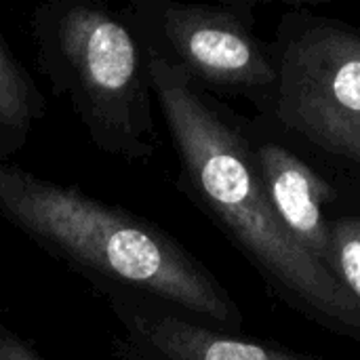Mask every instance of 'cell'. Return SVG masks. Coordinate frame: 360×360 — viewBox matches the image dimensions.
<instances>
[{
	"label": "cell",
	"mask_w": 360,
	"mask_h": 360,
	"mask_svg": "<svg viewBox=\"0 0 360 360\" xmlns=\"http://www.w3.org/2000/svg\"><path fill=\"white\" fill-rule=\"evenodd\" d=\"M120 11L146 57L184 70L202 91H249L276 80L266 51L232 6L131 0Z\"/></svg>",
	"instance_id": "277c9868"
},
{
	"label": "cell",
	"mask_w": 360,
	"mask_h": 360,
	"mask_svg": "<svg viewBox=\"0 0 360 360\" xmlns=\"http://www.w3.org/2000/svg\"><path fill=\"white\" fill-rule=\"evenodd\" d=\"M30 30L40 74L68 99L95 148L148 162L156 152L154 93L124 13L97 0H46L34 8Z\"/></svg>",
	"instance_id": "3957f363"
},
{
	"label": "cell",
	"mask_w": 360,
	"mask_h": 360,
	"mask_svg": "<svg viewBox=\"0 0 360 360\" xmlns=\"http://www.w3.org/2000/svg\"><path fill=\"white\" fill-rule=\"evenodd\" d=\"M146 59L152 93L177 152L179 190L295 302L327 321L360 327L359 302L281 224L245 133L184 70L156 57Z\"/></svg>",
	"instance_id": "6da1fadb"
},
{
	"label": "cell",
	"mask_w": 360,
	"mask_h": 360,
	"mask_svg": "<svg viewBox=\"0 0 360 360\" xmlns=\"http://www.w3.org/2000/svg\"><path fill=\"white\" fill-rule=\"evenodd\" d=\"M0 217L97 293L135 291L219 331L240 327L219 281L152 219L11 162H0Z\"/></svg>",
	"instance_id": "7a4b0ae2"
},
{
	"label": "cell",
	"mask_w": 360,
	"mask_h": 360,
	"mask_svg": "<svg viewBox=\"0 0 360 360\" xmlns=\"http://www.w3.org/2000/svg\"><path fill=\"white\" fill-rule=\"evenodd\" d=\"M278 114L321 150L360 165V34L312 27L285 51Z\"/></svg>",
	"instance_id": "5b68a950"
},
{
	"label": "cell",
	"mask_w": 360,
	"mask_h": 360,
	"mask_svg": "<svg viewBox=\"0 0 360 360\" xmlns=\"http://www.w3.org/2000/svg\"><path fill=\"white\" fill-rule=\"evenodd\" d=\"M99 295L120 325L112 340L116 360H321L238 340L135 291L110 289Z\"/></svg>",
	"instance_id": "8992f818"
},
{
	"label": "cell",
	"mask_w": 360,
	"mask_h": 360,
	"mask_svg": "<svg viewBox=\"0 0 360 360\" xmlns=\"http://www.w3.org/2000/svg\"><path fill=\"white\" fill-rule=\"evenodd\" d=\"M268 198L293 240L325 264L331 272V226L323 205L333 190L304 160L276 143L255 150Z\"/></svg>",
	"instance_id": "52a82bcc"
},
{
	"label": "cell",
	"mask_w": 360,
	"mask_h": 360,
	"mask_svg": "<svg viewBox=\"0 0 360 360\" xmlns=\"http://www.w3.org/2000/svg\"><path fill=\"white\" fill-rule=\"evenodd\" d=\"M46 116V97L0 34V162L19 154Z\"/></svg>",
	"instance_id": "ba28073f"
},
{
	"label": "cell",
	"mask_w": 360,
	"mask_h": 360,
	"mask_svg": "<svg viewBox=\"0 0 360 360\" xmlns=\"http://www.w3.org/2000/svg\"><path fill=\"white\" fill-rule=\"evenodd\" d=\"M331 268L360 304V217H344L331 226Z\"/></svg>",
	"instance_id": "9c48e42d"
},
{
	"label": "cell",
	"mask_w": 360,
	"mask_h": 360,
	"mask_svg": "<svg viewBox=\"0 0 360 360\" xmlns=\"http://www.w3.org/2000/svg\"><path fill=\"white\" fill-rule=\"evenodd\" d=\"M0 360H46L27 340L0 323Z\"/></svg>",
	"instance_id": "30bf717a"
}]
</instances>
